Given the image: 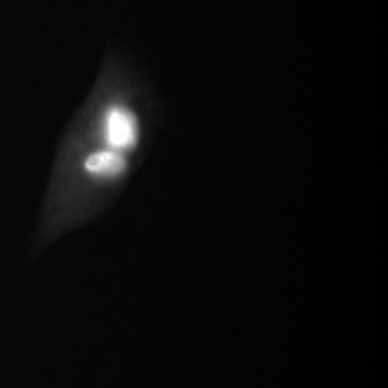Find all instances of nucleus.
Masks as SVG:
<instances>
[{"instance_id": "obj_1", "label": "nucleus", "mask_w": 388, "mask_h": 388, "mask_svg": "<svg viewBox=\"0 0 388 388\" xmlns=\"http://www.w3.org/2000/svg\"><path fill=\"white\" fill-rule=\"evenodd\" d=\"M98 136L100 146L129 156L140 144V119L125 104H109L98 117Z\"/></svg>"}]
</instances>
